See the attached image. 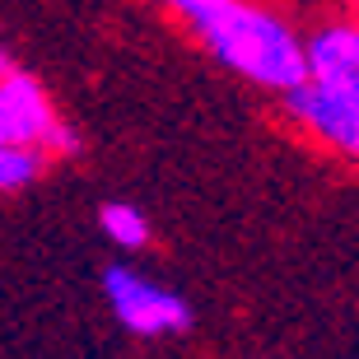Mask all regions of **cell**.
I'll use <instances>...</instances> for the list:
<instances>
[{
    "label": "cell",
    "instance_id": "obj_3",
    "mask_svg": "<svg viewBox=\"0 0 359 359\" xmlns=\"http://www.w3.org/2000/svg\"><path fill=\"white\" fill-rule=\"evenodd\" d=\"M103 299L112 322L121 332H131L135 341H173V336L191 332V304L182 294L121 262L103 271Z\"/></svg>",
    "mask_w": 359,
    "mask_h": 359
},
{
    "label": "cell",
    "instance_id": "obj_7",
    "mask_svg": "<svg viewBox=\"0 0 359 359\" xmlns=\"http://www.w3.org/2000/svg\"><path fill=\"white\" fill-rule=\"evenodd\" d=\"M154 5H163V10L173 14V19H182V24H191L196 14H205L215 5V0H154Z\"/></svg>",
    "mask_w": 359,
    "mask_h": 359
},
{
    "label": "cell",
    "instance_id": "obj_9",
    "mask_svg": "<svg viewBox=\"0 0 359 359\" xmlns=\"http://www.w3.org/2000/svg\"><path fill=\"white\" fill-rule=\"evenodd\" d=\"M341 5H346V10H359V0H341Z\"/></svg>",
    "mask_w": 359,
    "mask_h": 359
},
{
    "label": "cell",
    "instance_id": "obj_4",
    "mask_svg": "<svg viewBox=\"0 0 359 359\" xmlns=\"http://www.w3.org/2000/svg\"><path fill=\"white\" fill-rule=\"evenodd\" d=\"M0 140L24 149H38V154H75L80 149V135L66 126V117L56 112L52 93L42 89L28 70H5L0 75Z\"/></svg>",
    "mask_w": 359,
    "mask_h": 359
},
{
    "label": "cell",
    "instance_id": "obj_5",
    "mask_svg": "<svg viewBox=\"0 0 359 359\" xmlns=\"http://www.w3.org/2000/svg\"><path fill=\"white\" fill-rule=\"evenodd\" d=\"M98 229H103V238L117 252H145L149 238H154V224H149L145 210L131 205V201H103L98 205Z\"/></svg>",
    "mask_w": 359,
    "mask_h": 359
},
{
    "label": "cell",
    "instance_id": "obj_2",
    "mask_svg": "<svg viewBox=\"0 0 359 359\" xmlns=\"http://www.w3.org/2000/svg\"><path fill=\"white\" fill-rule=\"evenodd\" d=\"M187 28L229 75L257 89L285 93L304 75V33L262 0H215Z\"/></svg>",
    "mask_w": 359,
    "mask_h": 359
},
{
    "label": "cell",
    "instance_id": "obj_6",
    "mask_svg": "<svg viewBox=\"0 0 359 359\" xmlns=\"http://www.w3.org/2000/svg\"><path fill=\"white\" fill-rule=\"evenodd\" d=\"M47 173V154L38 149H24V145H10L0 140V196H14V191H28Z\"/></svg>",
    "mask_w": 359,
    "mask_h": 359
},
{
    "label": "cell",
    "instance_id": "obj_8",
    "mask_svg": "<svg viewBox=\"0 0 359 359\" xmlns=\"http://www.w3.org/2000/svg\"><path fill=\"white\" fill-rule=\"evenodd\" d=\"M5 70H10V52H5V47H0V75H5Z\"/></svg>",
    "mask_w": 359,
    "mask_h": 359
},
{
    "label": "cell",
    "instance_id": "obj_1",
    "mask_svg": "<svg viewBox=\"0 0 359 359\" xmlns=\"http://www.w3.org/2000/svg\"><path fill=\"white\" fill-rule=\"evenodd\" d=\"M285 112L327 154L359 163V19H327L304 38V75Z\"/></svg>",
    "mask_w": 359,
    "mask_h": 359
}]
</instances>
